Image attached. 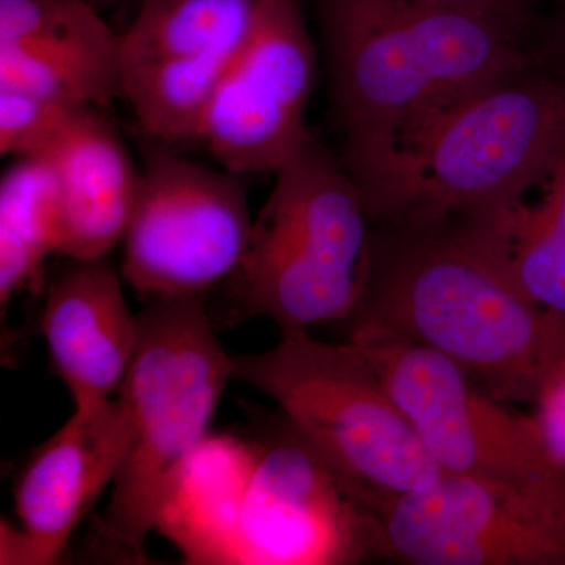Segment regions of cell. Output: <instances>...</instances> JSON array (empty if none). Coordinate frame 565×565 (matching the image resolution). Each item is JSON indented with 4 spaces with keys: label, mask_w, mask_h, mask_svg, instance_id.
<instances>
[{
    "label": "cell",
    "mask_w": 565,
    "mask_h": 565,
    "mask_svg": "<svg viewBox=\"0 0 565 565\" xmlns=\"http://www.w3.org/2000/svg\"><path fill=\"white\" fill-rule=\"evenodd\" d=\"M318 50L297 0H263L258 20L203 111L195 141L241 177L280 172L307 141Z\"/></svg>",
    "instance_id": "cell-10"
},
{
    "label": "cell",
    "mask_w": 565,
    "mask_h": 565,
    "mask_svg": "<svg viewBox=\"0 0 565 565\" xmlns=\"http://www.w3.org/2000/svg\"><path fill=\"white\" fill-rule=\"evenodd\" d=\"M43 152L61 189V255L77 262L109 256L125 236L140 185L121 137L96 107H82Z\"/></svg>",
    "instance_id": "cell-16"
},
{
    "label": "cell",
    "mask_w": 565,
    "mask_h": 565,
    "mask_svg": "<svg viewBox=\"0 0 565 565\" xmlns=\"http://www.w3.org/2000/svg\"><path fill=\"white\" fill-rule=\"evenodd\" d=\"M253 449L237 526L239 563L338 565L379 553L370 509L292 427L289 437Z\"/></svg>",
    "instance_id": "cell-12"
},
{
    "label": "cell",
    "mask_w": 565,
    "mask_h": 565,
    "mask_svg": "<svg viewBox=\"0 0 565 565\" xmlns=\"http://www.w3.org/2000/svg\"><path fill=\"white\" fill-rule=\"evenodd\" d=\"M110 256L70 259L52 280L41 330L51 362L76 407L104 403L120 392L139 341V319Z\"/></svg>",
    "instance_id": "cell-15"
},
{
    "label": "cell",
    "mask_w": 565,
    "mask_h": 565,
    "mask_svg": "<svg viewBox=\"0 0 565 565\" xmlns=\"http://www.w3.org/2000/svg\"><path fill=\"white\" fill-rule=\"evenodd\" d=\"M79 109L36 93L0 87V152L22 158L46 151Z\"/></svg>",
    "instance_id": "cell-19"
},
{
    "label": "cell",
    "mask_w": 565,
    "mask_h": 565,
    "mask_svg": "<svg viewBox=\"0 0 565 565\" xmlns=\"http://www.w3.org/2000/svg\"><path fill=\"white\" fill-rule=\"evenodd\" d=\"M535 54L548 68L565 76V0H557L542 29L541 47Z\"/></svg>",
    "instance_id": "cell-22"
},
{
    "label": "cell",
    "mask_w": 565,
    "mask_h": 565,
    "mask_svg": "<svg viewBox=\"0 0 565 565\" xmlns=\"http://www.w3.org/2000/svg\"><path fill=\"white\" fill-rule=\"evenodd\" d=\"M533 405L546 449L565 471V356L545 375Z\"/></svg>",
    "instance_id": "cell-20"
},
{
    "label": "cell",
    "mask_w": 565,
    "mask_h": 565,
    "mask_svg": "<svg viewBox=\"0 0 565 565\" xmlns=\"http://www.w3.org/2000/svg\"><path fill=\"white\" fill-rule=\"evenodd\" d=\"M263 0H139L120 33L121 98L148 139L195 141L203 111L258 20Z\"/></svg>",
    "instance_id": "cell-11"
},
{
    "label": "cell",
    "mask_w": 565,
    "mask_h": 565,
    "mask_svg": "<svg viewBox=\"0 0 565 565\" xmlns=\"http://www.w3.org/2000/svg\"><path fill=\"white\" fill-rule=\"evenodd\" d=\"M379 553L415 565H565V501L441 475L370 508Z\"/></svg>",
    "instance_id": "cell-9"
},
{
    "label": "cell",
    "mask_w": 565,
    "mask_h": 565,
    "mask_svg": "<svg viewBox=\"0 0 565 565\" xmlns=\"http://www.w3.org/2000/svg\"><path fill=\"white\" fill-rule=\"evenodd\" d=\"M274 177L228 280L236 319L267 318L281 333L345 321L362 296L373 237L362 192L313 134Z\"/></svg>",
    "instance_id": "cell-5"
},
{
    "label": "cell",
    "mask_w": 565,
    "mask_h": 565,
    "mask_svg": "<svg viewBox=\"0 0 565 565\" xmlns=\"http://www.w3.org/2000/svg\"><path fill=\"white\" fill-rule=\"evenodd\" d=\"M120 396L131 437L98 522L111 555L145 563V544L188 460L207 440L233 355L215 337L206 296L147 300Z\"/></svg>",
    "instance_id": "cell-4"
},
{
    "label": "cell",
    "mask_w": 565,
    "mask_h": 565,
    "mask_svg": "<svg viewBox=\"0 0 565 565\" xmlns=\"http://www.w3.org/2000/svg\"><path fill=\"white\" fill-rule=\"evenodd\" d=\"M118 46L92 0H0V87L104 106L121 96Z\"/></svg>",
    "instance_id": "cell-14"
},
{
    "label": "cell",
    "mask_w": 565,
    "mask_h": 565,
    "mask_svg": "<svg viewBox=\"0 0 565 565\" xmlns=\"http://www.w3.org/2000/svg\"><path fill=\"white\" fill-rule=\"evenodd\" d=\"M131 418L120 394L76 407L33 452L14 489L21 527L2 523V564H51L120 470Z\"/></svg>",
    "instance_id": "cell-13"
},
{
    "label": "cell",
    "mask_w": 565,
    "mask_h": 565,
    "mask_svg": "<svg viewBox=\"0 0 565 565\" xmlns=\"http://www.w3.org/2000/svg\"><path fill=\"white\" fill-rule=\"evenodd\" d=\"M315 10L355 184L427 118L539 61L484 18L429 0H315Z\"/></svg>",
    "instance_id": "cell-2"
},
{
    "label": "cell",
    "mask_w": 565,
    "mask_h": 565,
    "mask_svg": "<svg viewBox=\"0 0 565 565\" xmlns=\"http://www.w3.org/2000/svg\"><path fill=\"white\" fill-rule=\"evenodd\" d=\"M233 371L281 408L364 505L426 489L444 475L374 364L349 341L282 332L269 351L233 355Z\"/></svg>",
    "instance_id": "cell-6"
},
{
    "label": "cell",
    "mask_w": 565,
    "mask_h": 565,
    "mask_svg": "<svg viewBox=\"0 0 565 565\" xmlns=\"http://www.w3.org/2000/svg\"><path fill=\"white\" fill-rule=\"evenodd\" d=\"M120 273L145 299L206 296L239 269L253 218L244 177L151 140Z\"/></svg>",
    "instance_id": "cell-8"
},
{
    "label": "cell",
    "mask_w": 565,
    "mask_h": 565,
    "mask_svg": "<svg viewBox=\"0 0 565 565\" xmlns=\"http://www.w3.org/2000/svg\"><path fill=\"white\" fill-rule=\"evenodd\" d=\"M62 200L44 152L22 156L0 180V302L32 288L52 253H61Z\"/></svg>",
    "instance_id": "cell-17"
},
{
    "label": "cell",
    "mask_w": 565,
    "mask_h": 565,
    "mask_svg": "<svg viewBox=\"0 0 565 565\" xmlns=\"http://www.w3.org/2000/svg\"><path fill=\"white\" fill-rule=\"evenodd\" d=\"M509 269L535 303L565 316V233L541 202H522L494 214Z\"/></svg>",
    "instance_id": "cell-18"
},
{
    "label": "cell",
    "mask_w": 565,
    "mask_h": 565,
    "mask_svg": "<svg viewBox=\"0 0 565 565\" xmlns=\"http://www.w3.org/2000/svg\"><path fill=\"white\" fill-rule=\"evenodd\" d=\"M542 188H544V195L539 202L565 233V158Z\"/></svg>",
    "instance_id": "cell-23"
},
{
    "label": "cell",
    "mask_w": 565,
    "mask_h": 565,
    "mask_svg": "<svg viewBox=\"0 0 565 565\" xmlns=\"http://www.w3.org/2000/svg\"><path fill=\"white\" fill-rule=\"evenodd\" d=\"M565 158V76L541 61L427 118L359 182L373 225L475 217L525 200Z\"/></svg>",
    "instance_id": "cell-3"
},
{
    "label": "cell",
    "mask_w": 565,
    "mask_h": 565,
    "mask_svg": "<svg viewBox=\"0 0 565 565\" xmlns=\"http://www.w3.org/2000/svg\"><path fill=\"white\" fill-rule=\"evenodd\" d=\"M345 321L440 353L503 403L533 404L565 356V316L516 285L492 215L373 225L362 296Z\"/></svg>",
    "instance_id": "cell-1"
},
{
    "label": "cell",
    "mask_w": 565,
    "mask_h": 565,
    "mask_svg": "<svg viewBox=\"0 0 565 565\" xmlns=\"http://www.w3.org/2000/svg\"><path fill=\"white\" fill-rule=\"evenodd\" d=\"M449 9L484 18L501 31L526 43L537 25V0H429Z\"/></svg>",
    "instance_id": "cell-21"
},
{
    "label": "cell",
    "mask_w": 565,
    "mask_h": 565,
    "mask_svg": "<svg viewBox=\"0 0 565 565\" xmlns=\"http://www.w3.org/2000/svg\"><path fill=\"white\" fill-rule=\"evenodd\" d=\"M444 475L565 501V471L533 415L505 407L457 364L384 329L349 327Z\"/></svg>",
    "instance_id": "cell-7"
}]
</instances>
